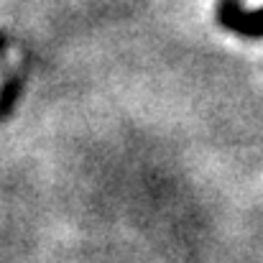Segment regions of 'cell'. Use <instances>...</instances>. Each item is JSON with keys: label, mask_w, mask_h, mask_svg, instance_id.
I'll list each match as a JSON object with an SVG mask.
<instances>
[{"label": "cell", "mask_w": 263, "mask_h": 263, "mask_svg": "<svg viewBox=\"0 0 263 263\" xmlns=\"http://www.w3.org/2000/svg\"><path fill=\"white\" fill-rule=\"evenodd\" d=\"M220 21L230 31H238V33L251 36V39H263V10L246 13V10L238 8L235 0H222V5H220Z\"/></svg>", "instance_id": "cell-1"}]
</instances>
